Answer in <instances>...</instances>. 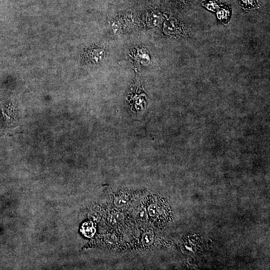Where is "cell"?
<instances>
[{
	"mask_svg": "<svg viewBox=\"0 0 270 270\" xmlns=\"http://www.w3.org/2000/svg\"><path fill=\"white\" fill-rule=\"evenodd\" d=\"M106 242L110 244L116 243L117 240L116 236L113 234H107L105 236Z\"/></svg>",
	"mask_w": 270,
	"mask_h": 270,
	"instance_id": "cell-10",
	"label": "cell"
},
{
	"mask_svg": "<svg viewBox=\"0 0 270 270\" xmlns=\"http://www.w3.org/2000/svg\"><path fill=\"white\" fill-rule=\"evenodd\" d=\"M158 211L157 205L156 204H150L148 208V212L151 216H154Z\"/></svg>",
	"mask_w": 270,
	"mask_h": 270,
	"instance_id": "cell-8",
	"label": "cell"
},
{
	"mask_svg": "<svg viewBox=\"0 0 270 270\" xmlns=\"http://www.w3.org/2000/svg\"><path fill=\"white\" fill-rule=\"evenodd\" d=\"M204 6L212 12L216 11L219 8V2L218 0H209L202 4Z\"/></svg>",
	"mask_w": 270,
	"mask_h": 270,
	"instance_id": "cell-5",
	"label": "cell"
},
{
	"mask_svg": "<svg viewBox=\"0 0 270 270\" xmlns=\"http://www.w3.org/2000/svg\"><path fill=\"white\" fill-rule=\"evenodd\" d=\"M2 134H3L2 132L0 125V135H2Z\"/></svg>",
	"mask_w": 270,
	"mask_h": 270,
	"instance_id": "cell-13",
	"label": "cell"
},
{
	"mask_svg": "<svg viewBox=\"0 0 270 270\" xmlns=\"http://www.w3.org/2000/svg\"><path fill=\"white\" fill-rule=\"evenodd\" d=\"M18 111L10 96L6 92L0 94V125L3 134H10L18 126Z\"/></svg>",
	"mask_w": 270,
	"mask_h": 270,
	"instance_id": "cell-1",
	"label": "cell"
},
{
	"mask_svg": "<svg viewBox=\"0 0 270 270\" xmlns=\"http://www.w3.org/2000/svg\"><path fill=\"white\" fill-rule=\"evenodd\" d=\"M114 202L116 206L120 208L126 204L127 200L124 197L117 196L114 198Z\"/></svg>",
	"mask_w": 270,
	"mask_h": 270,
	"instance_id": "cell-7",
	"label": "cell"
},
{
	"mask_svg": "<svg viewBox=\"0 0 270 270\" xmlns=\"http://www.w3.org/2000/svg\"><path fill=\"white\" fill-rule=\"evenodd\" d=\"M138 216L142 220H146L148 218V214L146 209L144 208H141L138 212Z\"/></svg>",
	"mask_w": 270,
	"mask_h": 270,
	"instance_id": "cell-9",
	"label": "cell"
},
{
	"mask_svg": "<svg viewBox=\"0 0 270 270\" xmlns=\"http://www.w3.org/2000/svg\"><path fill=\"white\" fill-rule=\"evenodd\" d=\"M113 214L120 224L123 222L124 220V216L122 213L117 212Z\"/></svg>",
	"mask_w": 270,
	"mask_h": 270,
	"instance_id": "cell-12",
	"label": "cell"
},
{
	"mask_svg": "<svg viewBox=\"0 0 270 270\" xmlns=\"http://www.w3.org/2000/svg\"><path fill=\"white\" fill-rule=\"evenodd\" d=\"M164 30L169 34H180L184 33L180 24L176 20L172 18L166 22Z\"/></svg>",
	"mask_w": 270,
	"mask_h": 270,
	"instance_id": "cell-2",
	"label": "cell"
},
{
	"mask_svg": "<svg viewBox=\"0 0 270 270\" xmlns=\"http://www.w3.org/2000/svg\"><path fill=\"white\" fill-rule=\"evenodd\" d=\"M241 6L244 10H253L259 7L258 0H240Z\"/></svg>",
	"mask_w": 270,
	"mask_h": 270,
	"instance_id": "cell-4",
	"label": "cell"
},
{
	"mask_svg": "<svg viewBox=\"0 0 270 270\" xmlns=\"http://www.w3.org/2000/svg\"><path fill=\"white\" fill-rule=\"evenodd\" d=\"M154 242V236L150 232H145L143 234L142 238V244L146 246L151 245Z\"/></svg>",
	"mask_w": 270,
	"mask_h": 270,
	"instance_id": "cell-6",
	"label": "cell"
},
{
	"mask_svg": "<svg viewBox=\"0 0 270 270\" xmlns=\"http://www.w3.org/2000/svg\"><path fill=\"white\" fill-rule=\"evenodd\" d=\"M108 220L109 222L113 226H116L120 224L113 214L108 216Z\"/></svg>",
	"mask_w": 270,
	"mask_h": 270,
	"instance_id": "cell-11",
	"label": "cell"
},
{
	"mask_svg": "<svg viewBox=\"0 0 270 270\" xmlns=\"http://www.w3.org/2000/svg\"><path fill=\"white\" fill-rule=\"evenodd\" d=\"M230 9L228 6H223L218 8L216 16L220 22H228L230 19Z\"/></svg>",
	"mask_w": 270,
	"mask_h": 270,
	"instance_id": "cell-3",
	"label": "cell"
}]
</instances>
